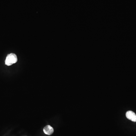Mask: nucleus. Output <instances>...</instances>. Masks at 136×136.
<instances>
[{
  "mask_svg": "<svg viewBox=\"0 0 136 136\" xmlns=\"http://www.w3.org/2000/svg\"><path fill=\"white\" fill-rule=\"evenodd\" d=\"M16 55L14 53H10L8 55L5 60V64L8 66H10L17 62Z\"/></svg>",
  "mask_w": 136,
  "mask_h": 136,
  "instance_id": "obj_1",
  "label": "nucleus"
},
{
  "mask_svg": "<svg viewBox=\"0 0 136 136\" xmlns=\"http://www.w3.org/2000/svg\"><path fill=\"white\" fill-rule=\"evenodd\" d=\"M126 116L127 119L132 121L136 122V115L135 113L131 111H128L126 113Z\"/></svg>",
  "mask_w": 136,
  "mask_h": 136,
  "instance_id": "obj_2",
  "label": "nucleus"
},
{
  "mask_svg": "<svg viewBox=\"0 0 136 136\" xmlns=\"http://www.w3.org/2000/svg\"><path fill=\"white\" fill-rule=\"evenodd\" d=\"M43 131L45 134L47 135H51L54 132V129L50 126L48 125L46 126L44 128Z\"/></svg>",
  "mask_w": 136,
  "mask_h": 136,
  "instance_id": "obj_3",
  "label": "nucleus"
}]
</instances>
